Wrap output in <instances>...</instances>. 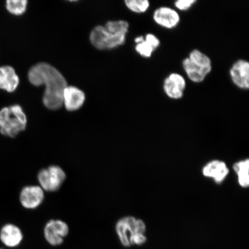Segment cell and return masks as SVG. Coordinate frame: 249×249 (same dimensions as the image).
<instances>
[{"mask_svg": "<svg viewBox=\"0 0 249 249\" xmlns=\"http://www.w3.org/2000/svg\"><path fill=\"white\" fill-rule=\"evenodd\" d=\"M27 3L26 0H8L6 1V8L12 15H21L26 11Z\"/></svg>", "mask_w": 249, "mask_h": 249, "instance_id": "obj_18", "label": "cell"}, {"mask_svg": "<svg viewBox=\"0 0 249 249\" xmlns=\"http://www.w3.org/2000/svg\"><path fill=\"white\" fill-rule=\"evenodd\" d=\"M19 85V77L13 67L5 65L0 67V89L13 92Z\"/></svg>", "mask_w": 249, "mask_h": 249, "instance_id": "obj_14", "label": "cell"}, {"mask_svg": "<svg viewBox=\"0 0 249 249\" xmlns=\"http://www.w3.org/2000/svg\"><path fill=\"white\" fill-rule=\"evenodd\" d=\"M202 173L204 176L213 178L214 181L220 183L228 175L229 170L223 161L213 160L204 167Z\"/></svg>", "mask_w": 249, "mask_h": 249, "instance_id": "obj_15", "label": "cell"}, {"mask_svg": "<svg viewBox=\"0 0 249 249\" xmlns=\"http://www.w3.org/2000/svg\"><path fill=\"white\" fill-rule=\"evenodd\" d=\"M0 240L8 248L18 247L23 240V233L18 226L7 224L0 231Z\"/></svg>", "mask_w": 249, "mask_h": 249, "instance_id": "obj_12", "label": "cell"}, {"mask_svg": "<svg viewBox=\"0 0 249 249\" xmlns=\"http://www.w3.org/2000/svg\"><path fill=\"white\" fill-rule=\"evenodd\" d=\"M160 42L157 36L149 33L146 34L142 41L136 43L135 50L142 57L150 58L153 53L160 46Z\"/></svg>", "mask_w": 249, "mask_h": 249, "instance_id": "obj_16", "label": "cell"}, {"mask_svg": "<svg viewBox=\"0 0 249 249\" xmlns=\"http://www.w3.org/2000/svg\"><path fill=\"white\" fill-rule=\"evenodd\" d=\"M129 24L125 20L109 21L105 26H96L90 34V41L99 50H110L123 45Z\"/></svg>", "mask_w": 249, "mask_h": 249, "instance_id": "obj_2", "label": "cell"}, {"mask_svg": "<svg viewBox=\"0 0 249 249\" xmlns=\"http://www.w3.org/2000/svg\"><path fill=\"white\" fill-rule=\"evenodd\" d=\"M85 98V93L75 87L67 86L64 89L63 104L68 111L79 110L84 104Z\"/></svg>", "mask_w": 249, "mask_h": 249, "instance_id": "obj_13", "label": "cell"}, {"mask_svg": "<svg viewBox=\"0 0 249 249\" xmlns=\"http://www.w3.org/2000/svg\"><path fill=\"white\" fill-rule=\"evenodd\" d=\"M230 75L234 85L242 90L249 89V63L244 60L234 62L230 70Z\"/></svg>", "mask_w": 249, "mask_h": 249, "instance_id": "obj_10", "label": "cell"}, {"mask_svg": "<svg viewBox=\"0 0 249 249\" xmlns=\"http://www.w3.org/2000/svg\"><path fill=\"white\" fill-rule=\"evenodd\" d=\"M27 118L20 105H15L0 110V133L15 138L26 129Z\"/></svg>", "mask_w": 249, "mask_h": 249, "instance_id": "obj_4", "label": "cell"}, {"mask_svg": "<svg viewBox=\"0 0 249 249\" xmlns=\"http://www.w3.org/2000/svg\"><path fill=\"white\" fill-rule=\"evenodd\" d=\"M186 87L185 78L181 74L177 73L170 74L164 79L163 85L166 95L174 100H178L183 97Z\"/></svg>", "mask_w": 249, "mask_h": 249, "instance_id": "obj_9", "label": "cell"}, {"mask_svg": "<svg viewBox=\"0 0 249 249\" xmlns=\"http://www.w3.org/2000/svg\"><path fill=\"white\" fill-rule=\"evenodd\" d=\"M124 3L129 10L136 14L145 13L150 7L148 0H126Z\"/></svg>", "mask_w": 249, "mask_h": 249, "instance_id": "obj_19", "label": "cell"}, {"mask_svg": "<svg viewBox=\"0 0 249 249\" xmlns=\"http://www.w3.org/2000/svg\"><path fill=\"white\" fill-rule=\"evenodd\" d=\"M182 67L187 76L195 83L203 82L213 70L210 58L197 49L193 50L183 60Z\"/></svg>", "mask_w": 249, "mask_h": 249, "instance_id": "obj_5", "label": "cell"}, {"mask_svg": "<svg viewBox=\"0 0 249 249\" xmlns=\"http://www.w3.org/2000/svg\"><path fill=\"white\" fill-rule=\"evenodd\" d=\"M66 179V173L58 165H51L48 167L43 168L37 174L39 186L47 192L59 191Z\"/></svg>", "mask_w": 249, "mask_h": 249, "instance_id": "obj_6", "label": "cell"}, {"mask_svg": "<svg viewBox=\"0 0 249 249\" xmlns=\"http://www.w3.org/2000/svg\"><path fill=\"white\" fill-rule=\"evenodd\" d=\"M145 230L144 222L133 216L121 218L116 225L118 237L124 247L144 244L147 241Z\"/></svg>", "mask_w": 249, "mask_h": 249, "instance_id": "obj_3", "label": "cell"}, {"mask_svg": "<svg viewBox=\"0 0 249 249\" xmlns=\"http://www.w3.org/2000/svg\"></svg>", "mask_w": 249, "mask_h": 249, "instance_id": "obj_21", "label": "cell"}, {"mask_svg": "<svg viewBox=\"0 0 249 249\" xmlns=\"http://www.w3.org/2000/svg\"><path fill=\"white\" fill-rule=\"evenodd\" d=\"M69 233V226L60 219L49 220L43 229L45 240L52 247H58L63 244Z\"/></svg>", "mask_w": 249, "mask_h": 249, "instance_id": "obj_7", "label": "cell"}, {"mask_svg": "<svg viewBox=\"0 0 249 249\" xmlns=\"http://www.w3.org/2000/svg\"><path fill=\"white\" fill-rule=\"evenodd\" d=\"M30 82L35 86L45 85L43 104L51 110H57L63 105V93L67 86L65 77L51 65L40 62L31 68L28 74Z\"/></svg>", "mask_w": 249, "mask_h": 249, "instance_id": "obj_1", "label": "cell"}, {"mask_svg": "<svg viewBox=\"0 0 249 249\" xmlns=\"http://www.w3.org/2000/svg\"><path fill=\"white\" fill-rule=\"evenodd\" d=\"M196 2V0H178L174 3V5L179 10L185 11L191 8Z\"/></svg>", "mask_w": 249, "mask_h": 249, "instance_id": "obj_20", "label": "cell"}, {"mask_svg": "<svg viewBox=\"0 0 249 249\" xmlns=\"http://www.w3.org/2000/svg\"><path fill=\"white\" fill-rule=\"evenodd\" d=\"M45 192L39 185L24 186L21 189L19 195L21 205L27 210L37 209L45 200Z\"/></svg>", "mask_w": 249, "mask_h": 249, "instance_id": "obj_8", "label": "cell"}, {"mask_svg": "<svg viewBox=\"0 0 249 249\" xmlns=\"http://www.w3.org/2000/svg\"><path fill=\"white\" fill-rule=\"evenodd\" d=\"M249 160L239 161L233 166L237 174L239 185L243 188H248L249 185Z\"/></svg>", "mask_w": 249, "mask_h": 249, "instance_id": "obj_17", "label": "cell"}, {"mask_svg": "<svg viewBox=\"0 0 249 249\" xmlns=\"http://www.w3.org/2000/svg\"><path fill=\"white\" fill-rule=\"evenodd\" d=\"M153 19L156 23L167 29H172L179 23V15L174 9L162 7L159 8L154 12Z\"/></svg>", "mask_w": 249, "mask_h": 249, "instance_id": "obj_11", "label": "cell"}]
</instances>
